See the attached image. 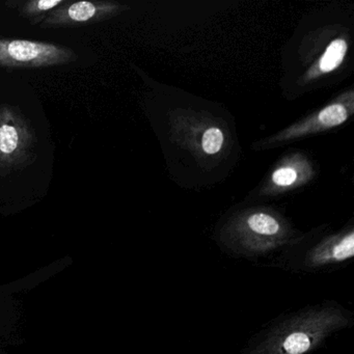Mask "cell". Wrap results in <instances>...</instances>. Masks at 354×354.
I'll return each instance as SVG.
<instances>
[{
	"label": "cell",
	"instance_id": "10",
	"mask_svg": "<svg viewBox=\"0 0 354 354\" xmlns=\"http://www.w3.org/2000/svg\"><path fill=\"white\" fill-rule=\"evenodd\" d=\"M223 145V133L218 128H209L203 136L202 147L205 153L209 155L216 154Z\"/></svg>",
	"mask_w": 354,
	"mask_h": 354
},
{
	"label": "cell",
	"instance_id": "8",
	"mask_svg": "<svg viewBox=\"0 0 354 354\" xmlns=\"http://www.w3.org/2000/svg\"><path fill=\"white\" fill-rule=\"evenodd\" d=\"M346 51H347V44L345 41L341 39L333 41L321 57L320 64H319L321 72L329 73L337 69L343 62Z\"/></svg>",
	"mask_w": 354,
	"mask_h": 354
},
{
	"label": "cell",
	"instance_id": "5",
	"mask_svg": "<svg viewBox=\"0 0 354 354\" xmlns=\"http://www.w3.org/2000/svg\"><path fill=\"white\" fill-rule=\"evenodd\" d=\"M124 8L111 1H66L51 12L39 28H74L93 26L111 19Z\"/></svg>",
	"mask_w": 354,
	"mask_h": 354
},
{
	"label": "cell",
	"instance_id": "2",
	"mask_svg": "<svg viewBox=\"0 0 354 354\" xmlns=\"http://www.w3.org/2000/svg\"><path fill=\"white\" fill-rule=\"evenodd\" d=\"M37 147L36 131L19 107L0 105V178L32 165Z\"/></svg>",
	"mask_w": 354,
	"mask_h": 354
},
{
	"label": "cell",
	"instance_id": "3",
	"mask_svg": "<svg viewBox=\"0 0 354 354\" xmlns=\"http://www.w3.org/2000/svg\"><path fill=\"white\" fill-rule=\"evenodd\" d=\"M78 55L70 48L46 41L0 38V68L45 69L69 65Z\"/></svg>",
	"mask_w": 354,
	"mask_h": 354
},
{
	"label": "cell",
	"instance_id": "9",
	"mask_svg": "<svg viewBox=\"0 0 354 354\" xmlns=\"http://www.w3.org/2000/svg\"><path fill=\"white\" fill-rule=\"evenodd\" d=\"M348 119L347 111L343 105L333 104L327 106L319 113V120L325 126H337Z\"/></svg>",
	"mask_w": 354,
	"mask_h": 354
},
{
	"label": "cell",
	"instance_id": "6",
	"mask_svg": "<svg viewBox=\"0 0 354 354\" xmlns=\"http://www.w3.org/2000/svg\"><path fill=\"white\" fill-rule=\"evenodd\" d=\"M354 257V232L327 238L308 248L298 258L287 260L297 271H318L351 261Z\"/></svg>",
	"mask_w": 354,
	"mask_h": 354
},
{
	"label": "cell",
	"instance_id": "4",
	"mask_svg": "<svg viewBox=\"0 0 354 354\" xmlns=\"http://www.w3.org/2000/svg\"><path fill=\"white\" fill-rule=\"evenodd\" d=\"M286 238L287 233L277 217L257 212L236 225L225 238V243L237 256L254 259L283 245Z\"/></svg>",
	"mask_w": 354,
	"mask_h": 354
},
{
	"label": "cell",
	"instance_id": "11",
	"mask_svg": "<svg viewBox=\"0 0 354 354\" xmlns=\"http://www.w3.org/2000/svg\"><path fill=\"white\" fill-rule=\"evenodd\" d=\"M297 179V171L292 167H281L273 173L272 180L277 185L289 186Z\"/></svg>",
	"mask_w": 354,
	"mask_h": 354
},
{
	"label": "cell",
	"instance_id": "7",
	"mask_svg": "<svg viewBox=\"0 0 354 354\" xmlns=\"http://www.w3.org/2000/svg\"><path fill=\"white\" fill-rule=\"evenodd\" d=\"M67 0H15L7 1L6 6L10 9L16 10L18 15L28 20L32 26H39L47 16L61 7Z\"/></svg>",
	"mask_w": 354,
	"mask_h": 354
},
{
	"label": "cell",
	"instance_id": "1",
	"mask_svg": "<svg viewBox=\"0 0 354 354\" xmlns=\"http://www.w3.org/2000/svg\"><path fill=\"white\" fill-rule=\"evenodd\" d=\"M352 324V315L339 304L308 306L273 322L250 342L243 354H308Z\"/></svg>",
	"mask_w": 354,
	"mask_h": 354
}]
</instances>
